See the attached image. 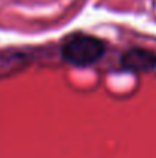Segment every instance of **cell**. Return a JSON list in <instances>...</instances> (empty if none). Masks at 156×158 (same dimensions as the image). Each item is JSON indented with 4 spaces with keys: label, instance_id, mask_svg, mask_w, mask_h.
Returning a JSON list of instances; mask_svg holds the SVG:
<instances>
[{
    "label": "cell",
    "instance_id": "cell-1",
    "mask_svg": "<svg viewBox=\"0 0 156 158\" xmlns=\"http://www.w3.org/2000/svg\"><path fill=\"white\" fill-rule=\"evenodd\" d=\"M104 43L87 34H78L67 39L61 48L63 58L75 66H89L104 55Z\"/></svg>",
    "mask_w": 156,
    "mask_h": 158
},
{
    "label": "cell",
    "instance_id": "cell-2",
    "mask_svg": "<svg viewBox=\"0 0 156 158\" xmlns=\"http://www.w3.org/2000/svg\"><path fill=\"white\" fill-rule=\"evenodd\" d=\"M121 66L130 72H149L156 68V54L149 49L133 48L122 54Z\"/></svg>",
    "mask_w": 156,
    "mask_h": 158
}]
</instances>
